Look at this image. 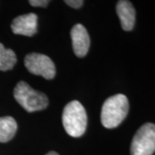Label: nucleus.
Wrapping results in <instances>:
<instances>
[{
    "instance_id": "5",
    "label": "nucleus",
    "mask_w": 155,
    "mask_h": 155,
    "mask_svg": "<svg viewBox=\"0 0 155 155\" xmlns=\"http://www.w3.org/2000/svg\"><path fill=\"white\" fill-rule=\"evenodd\" d=\"M24 65L30 73L42 76L46 79H53L56 74L54 63L48 56L42 54H28L24 59Z\"/></svg>"
},
{
    "instance_id": "3",
    "label": "nucleus",
    "mask_w": 155,
    "mask_h": 155,
    "mask_svg": "<svg viewBox=\"0 0 155 155\" xmlns=\"http://www.w3.org/2000/svg\"><path fill=\"white\" fill-rule=\"evenodd\" d=\"M14 97L28 112L42 110L49 104L48 98L44 93L34 90L24 81H20L16 85L14 89Z\"/></svg>"
},
{
    "instance_id": "6",
    "label": "nucleus",
    "mask_w": 155,
    "mask_h": 155,
    "mask_svg": "<svg viewBox=\"0 0 155 155\" xmlns=\"http://www.w3.org/2000/svg\"><path fill=\"white\" fill-rule=\"evenodd\" d=\"M71 37L74 54L78 58L84 57L88 53L91 44V40L86 28L80 23L75 24L71 30Z\"/></svg>"
},
{
    "instance_id": "13",
    "label": "nucleus",
    "mask_w": 155,
    "mask_h": 155,
    "mask_svg": "<svg viewBox=\"0 0 155 155\" xmlns=\"http://www.w3.org/2000/svg\"><path fill=\"white\" fill-rule=\"evenodd\" d=\"M46 155H60L58 153H56V152H54V151H51V152H49V153H48Z\"/></svg>"
},
{
    "instance_id": "11",
    "label": "nucleus",
    "mask_w": 155,
    "mask_h": 155,
    "mask_svg": "<svg viewBox=\"0 0 155 155\" xmlns=\"http://www.w3.org/2000/svg\"><path fill=\"white\" fill-rule=\"evenodd\" d=\"M65 3L67 4V5L71 6L72 8L74 9H78L81 6L83 5L84 1L82 0H66Z\"/></svg>"
},
{
    "instance_id": "2",
    "label": "nucleus",
    "mask_w": 155,
    "mask_h": 155,
    "mask_svg": "<svg viewBox=\"0 0 155 155\" xmlns=\"http://www.w3.org/2000/svg\"><path fill=\"white\" fill-rule=\"evenodd\" d=\"M62 123L70 136H82L87 126V115L84 106L78 101H72L64 108L62 114Z\"/></svg>"
},
{
    "instance_id": "1",
    "label": "nucleus",
    "mask_w": 155,
    "mask_h": 155,
    "mask_svg": "<svg viewBox=\"0 0 155 155\" xmlns=\"http://www.w3.org/2000/svg\"><path fill=\"white\" fill-rule=\"evenodd\" d=\"M129 110L127 97L123 94H116L105 100L101 111V122L106 128L118 127L126 118Z\"/></svg>"
},
{
    "instance_id": "7",
    "label": "nucleus",
    "mask_w": 155,
    "mask_h": 155,
    "mask_svg": "<svg viewBox=\"0 0 155 155\" xmlns=\"http://www.w3.org/2000/svg\"><path fill=\"white\" fill-rule=\"evenodd\" d=\"M37 16L35 13L16 17L11 25L12 32L16 35L33 36L37 32Z\"/></svg>"
},
{
    "instance_id": "8",
    "label": "nucleus",
    "mask_w": 155,
    "mask_h": 155,
    "mask_svg": "<svg viewBox=\"0 0 155 155\" xmlns=\"http://www.w3.org/2000/svg\"><path fill=\"white\" fill-rule=\"evenodd\" d=\"M116 13L119 17L123 30L130 31L135 23V10L130 1L121 0L116 5Z\"/></svg>"
},
{
    "instance_id": "4",
    "label": "nucleus",
    "mask_w": 155,
    "mask_h": 155,
    "mask_svg": "<svg viewBox=\"0 0 155 155\" xmlns=\"http://www.w3.org/2000/svg\"><path fill=\"white\" fill-rule=\"evenodd\" d=\"M155 152V124L147 122L137 130L130 147L131 155H153Z\"/></svg>"
},
{
    "instance_id": "10",
    "label": "nucleus",
    "mask_w": 155,
    "mask_h": 155,
    "mask_svg": "<svg viewBox=\"0 0 155 155\" xmlns=\"http://www.w3.org/2000/svg\"><path fill=\"white\" fill-rule=\"evenodd\" d=\"M17 63V56L13 50L5 48L0 43V71H9Z\"/></svg>"
},
{
    "instance_id": "12",
    "label": "nucleus",
    "mask_w": 155,
    "mask_h": 155,
    "mask_svg": "<svg viewBox=\"0 0 155 155\" xmlns=\"http://www.w3.org/2000/svg\"><path fill=\"white\" fill-rule=\"evenodd\" d=\"M30 5L34 7H46L49 4V1L48 0H30L28 2Z\"/></svg>"
},
{
    "instance_id": "9",
    "label": "nucleus",
    "mask_w": 155,
    "mask_h": 155,
    "mask_svg": "<svg viewBox=\"0 0 155 155\" xmlns=\"http://www.w3.org/2000/svg\"><path fill=\"white\" fill-rule=\"evenodd\" d=\"M17 130V123L11 116L0 117V142H8L13 138Z\"/></svg>"
}]
</instances>
